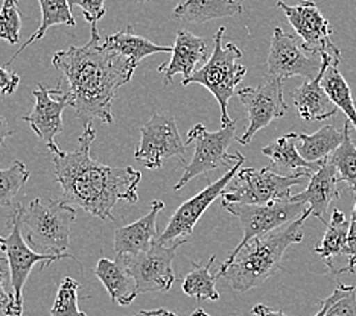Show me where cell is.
Returning <instances> with one entry per match:
<instances>
[{"instance_id":"1","label":"cell","mask_w":356,"mask_h":316,"mask_svg":"<svg viewBox=\"0 0 356 316\" xmlns=\"http://www.w3.org/2000/svg\"><path fill=\"white\" fill-rule=\"evenodd\" d=\"M90 26L87 44L55 52L52 64L60 73V83L67 85L64 92L83 125L93 120L111 125L115 97L120 87L131 81L137 66L127 56L104 47L98 23Z\"/></svg>"},{"instance_id":"15","label":"cell","mask_w":356,"mask_h":316,"mask_svg":"<svg viewBox=\"0 0 356 316\" xmlns=\"http://www.w3.org/2000/svg\"><path fill=\"white\" fill-rule=\"evenodd\" d=\"M277 8L285 13L296 34L302 38L307 51L317 55H329L335 61H341V52L332 42L330 23L323 17L320 8L314 0H302L298 5H286L279 0Z\"/></svg>"},{"instance_id":"27","label":"cell","mask_w":356,"mask_h":316,"mask_svg":"<svg viewBox=\"0 0 356 316\" xmlns=\"http://www.w3.org/2000/svg\"><path fill=\"white\" fill-rule=\"evenodd\" d=\"M343 131H338L332 125H326L314 134L298 133L297 148L305 160L311 163H323L337 151L338 146L343 143Z\"/></svg>"},{"instance_id":"40","label":"cell","mask_w":356,"mask_h":316,"mask_svg":"<svg viewBox=\"0 0 356 316\" xmlns=\"http://www.w3.org/2000/svg\"><path fill=\"white\" fill-rule=\"evenodd\" d=\"M253 316H288L286 313H283L280 310H273L270 307H266L265 304H256L252 309Z\"/></svg>"},{"instance_id":"37","label":"cell","mask_w":356,"mask_h":316,"mask_svg":"<svg viewBox=\"0 0 356 316\" xmlns=\"http://www.w3.org/2000/svg\"><path fill=\"white\" fill-rule=\"evenodd\" d=\"M20 85V76L13 70L0 66V93L3 96H11Z\"/></svg>"},{"instance_id":"26","label":"cell","mask_w":356,"mask_h":316,"mask_svg":"<svg viewBox=\"0 0 356 316\" xmlns=\"http://www.w3.org/2000/svg\"><path fill=\"white\" fill-rule=\"evenodd\" d=\"M323 69H321V85L327 93L329 99L337 105L347 116V120L356 129V107L353 102L352 90L344 76L338 70V61L330 58L329 55H321Z\"/></svg>"},{"instance_id":"8","label":"cell","mask_w":356,"mask_h":316,"mask_svg":"<svg viewBox=\"0 0 356 316\" xmlns=\"http://www.w3.org/2000/svg\"><path fill=\"white\" fill-rule=\"evenodd\" d=\"M221 207L225 212L239 219L242 231H244L241 243L229 256L236 254L252 239L264 236L266 233H271L283 225L296 221L297 217H300L307 210V204H305V202L291 199L276 201L262 206L242 204V202H229L222 199Z\"/></svg>"},{"instance_id":"25","label":"cell","mask_w":356,"mask_h":316,"mask_svg":"<svg viewBox=\"0 0 356 316\" xmlns=\"http://www.w3.org/2000/svg\"><path fill=\"white\" fill-rule=\"evenodd\" d=\"M102 44L108 51L127 56L136 66H139V63L149 55L160 52H172V46H160L142 35H136L133 24H128L124 31L102 38Z\"/></svg>"},{"instance_id":"17","label":"cell","mask_w":356,"mask_h":316,"mask_svg":"<svg viewBox=\"0 0 356 316\" xmlns=\"http://www.w3.org/2000/svg\"><path fill=\"white\" fill-rule=\"evenodd\" d=\"M163 208V201H152L149 212L139 221L119 226L115 231V242H113L116 254H139L148 251L160 238L157 217Z\"/></svg>"},{"instance_id":"10","label":"cell","mask_w":356,"mask_h":316,"mask_svg":"<svg viewBox=\"0 0 356 316\" xmlns=\"http://www.w3.org/2000/svg\"><path fill=\"white\" fill-rule=\"evenodd\" d=\"M186 149L188 144L181 140L175 119L168 113H159L140 128V143L134 158L143 167L159 170L165 161L174 157L183 161Z\"/></svg>"},{"instance_id":"11","label":"cell","mask_w":356,"mask_h":316,"mask_svg":"<svg viewBox=\"0 0 356 316\" xmlns=\"http://www.w3.org/2000/svg\"><path fill=\"white\" fill-rule=\"evenodd\" d=\"M180 245L168 247L154 242V245L139 254H118L128 272L133 275L136 281L137 294L147 292H168L175 283L174 258Z\"/></svg>"},{"instance_id":"12","label":"cell","mask_w":356,"mask_h":316,"mask_svg":"<svg viewBox=\"0 0 356 316\" xmlns=\"http://www.w3.org/2000/svg\"><path fill=\"white\" fill-rule=\"evenodd\" d=\"M266 64L270 78L283 81L293 76H303L314 79L321 72L323 58L321 55L307 51L298 35L296 37L276 28L273 32Z\"/></svg>"},{"instance_id":"28","label":"cell","mask_w":356,"mask_h":316,"mask_svg":"<svg viewBox=\"0 0 356 316\" xmlns=\"http://www.w3.org/2000/svg\"><path fill=\"white\" fill-rule=\"evenodd\" d=\"M38 3L40 8H42V23H40V26L34 34H32L26 42L22 44L19 51L11 56V60L6 63V67L11 66L28 46L40 42L52 26H60V24H64V26H76V22L74 19V15H72L70 0H38Z\"/></svg>"},{"instance_id":"13","label":"cell","mask_w":356,"mask_h":316,"mask_svg":"<svg viewBox=\"0 0 356 316\" xmlns=\"http://www.w3.org/2000/svg\"><path fill=\"white\" fill-rule=\"evenodd\" d=\"M244 161L245 157L241 156L238 163L229 167L227 172H225L220 180L210 183L206 189L197 193L195 197L183 202V204L175 210V213L172 215L171 221H169L166 230L160 234V238L157 240L168 247H181L183 243L188 242L201 216H203V213L218 197H222V192L232 183L234 175L239 172V169L244 165Z\"/></svg>"},{"instance_id":"7","label":"cell","mask_w":356,"mask_h":316,"mask_svg":"<svg viewBox=\"0 0 356 316\" xmlns=\"http://www.w3.org/2000/svg\"><path fill=\"white\" fill-rule=\"evenodd\" d=\"M306 175H282L270 167H247L238 172L236 181L230 190L222 192V199L242 204H270V202L291 199V189L300 185Z\"/></svg>"},{"instance_id":"5","label":"cell","mask_w":356,"mask_h":316,"mask_svg":"<svg viewBox=\"0 0 356 316\" xmlns=\"http://www.w3.org/2000/svg\"><path fill=\"white\" fill-rule=\"evenodd\" d=\"M225 28L221 26L213 37L215 47L212 55L200 70L193 72L189 78L181 81V85L200 84L215 96L221 108V124L229 125L232 119L229 116V102L236 92V87L247 75V67L241 64L242 51L234 44H222Z\"/></svg>"},{"instance_id":"29","label":"cell","mask_w":356,"mask_h":316,"mask_svg":"<svg viewBox=\"0 0 356 316\" xmlns=\"http://www.w3.org/2000/svg\"><path fill=\"white\" fill-rule=\"evenodd\" d=\"M215 260L216 256L210 257L207 263L192 262V269L183 278V292L186 295L197 298L198 301H203V299L218 301L220 299V294L215 288L218 275L210 272V267H212Z\"/></svg>"},{"instance_id":"33","label":"cell","mask_w":356,"mask_h":316,"mask_svg":"<svg viewBox=\"0 0 356 316\" xmlns=\"http://www.w3.org/2000/svg\"><path fill=\"white\" fill-rule=\"evenodd\" d=\"M22 14L17 0H3L0 8V40L11 46L20 42Z\"/></svg>"},{"instance_id":"14","label":"cell","mask_w":356,"mask_h":316,"mask_svg":"<svg viewBox=\"0 0 356 316\" xmlns=\"http://www.w3.org/2000/svg\"><path fill=\"white\" fill-rule=\"evenodd\" d=\"M241 103L244 105L248 115V126L238 143L247 146L253 137L268 126L273 120L286 115L288 105L283 99L282 79L268 78L265 84L257 87H244L236 92Z\"/></svg>"},{"instance_id":"39","label":"cell","mask_w":356,"mask_h":316,"mask_svg":"<svg viewBox=\"0 0 356 316\" xmlns=\"http://www.w3.org/2000/svg\"><path fill=\"white\" fill-rule=\"evenodd\" d=\"M356 269V199L352 210L350 228H349V272L353 274Z\"/></svg>"},{"instance_id":"44","label":"cell","mask_w":356,"mask_h":316,"mask_svg":"<svg viewBox=\"0 0 356 316\" xmlns=\"http://www.w3.org/2000/svg\"><path fill=\"white\" fill-rule=\"evenodd\" d=\"M137 2H140V0H137Z\"/></svg>"},{"instance_id":"32","label":"cell","mask_w":356,"mask_h":316,"mask_svg":"<svg viewBox=\"0 0 356 316\" xmlns=\"http://www.w3.org/2000/svg\"><path fill=\"white\" fill-rule=\"evenodd\" d=\"M79 283L74 278L66 277L56 292L55 301L51 309V316H88L78 306Z\"/></svg>"},{"instance_id":"42","label":"cell","mask_w":356,"mask_h":316,"mask_svg":"<svg viewBox=\"0 0 356 316\" xmlns=\"http://www.w3.org/2000/svg\"><path fill=\"white\" fill-rule=\"evenodd\" d=\"M133 316H168V315H166V309H156V310L137 312Z\"/></svg>"},{"instance_id":"31","label":"cell","mask_w":356,"mask_h":316,"mask_svg":"<svg viewBox=\"0 0 356 316\" xmlns=\"http://www.w3.org/2000/svg\"><path fill=\"white\" fill-rule=\"evenodd\" d=\"M28 180L29 170L19 160L8 169H0V207H13L14 198Z\"/></svg>"},{"instance_id":"3","label":"cell","mask_w":356,"mask_h":316,"mask_svg":"<svg viewBox=\"0 0 356 316\" xmlns=\"http://www.w3.org/2000/svg\"><path fill=\"white\" fill-rule=\"evenodd\" d=\"M309 216L307 208L296 221L250 240L221 265L216 272L218 278L224 277L236 292H248L261 286L280 269L286 249L303 240V225Z\"/></svg>"},{"instance_id":"34","label":"cell","mask_w":356,"mask_h":316,"mask_svg":"<svg viewBox=\"0 0 356 316\" xmlns=\"http://www.w3.org/2000/svg\"><path fill=\"white\" fill-rule=\"evenodd\" d=\"M11 286L10 266H8L6 257H0V312L6 316H13L14 313V292L8 290Z\"/></svg>"},{"instance_id":"4","label":"cell","mask_w":356,"mask_h":316,"mask_svg":"<svg viewBox=\"0 0 356 316\" xmlns=\"http://www.w3.org/2000/svg\"><path fill=\"white\" fill-rule=\"evenodd\" d=\"M22 225L28 228L29 247L42 254L74 257L69 254L70 228L75 222V206L66 201L35 198L28 207L20 204Z\"/></svg>"},{"instance_id":"22","label":"cell","mask_w":356,"mask_h":316,"mask_svg":"<svg viewBox=\"0 0 356 316\" xmlns=\"http://www.w3.org/2000/svg\"><path fill=\"white\" fill-rule=\"evenodd\" d=\"M323 69V67H321ZM293 101L298 116L306 122H321L337 115V105L329 99L321 85V72L317 78L306 79L293 92Z\"/></svg>"},{"instance_id":"38","label":"cell","mask_w":356,"mask_h":316,"mask_svg":"<svg viewBox=\"0 0 356 316\" xmlns=\"http://www.w3.org/2000/svg\"><path fill=\"white\" fill-rule=\"evenodd\" d=\"M353 289H356V288H355V286L341 285V283H338L337 289H335L334 292H332V295H329L326 299H323L320 310H318L317 313H315L314 316H325L326 312H327V309H329V307H330L332 304H334L335 301H338L339 298H343V297H346L347 294H350V292H352Z\"/></svg>"},{"instance_id":"2","label":"cell","mask_w":356,"mask_h":316,"mask_svg":"<svg viewBox=\"0 0 356 316\" xmlns=\"http://www.w3.org/2000/svg\"><path fill=\"white\" fill-rule=\"evenodd\" d=\"M95 139L93 125H84L78 148L72 152L63 151L54 157V172L63 189L64 201L101 221H115L113 208L119 201L129 204L139 201L137 189L142 174L131 166H107L93 158L90 149Z\"/></svg>"},{"instance_id":"9","label":"cell","mask_w":356,"mask_h":316,"mask_svg":"<svg viewBox=\"0 0 356 316\" xmlns=\"http://www.w3.org/2000/svg\"><path fill=\"white\" fill-rule=\"evenodd\" d=\"M10 234L6 238L0 236V249L10 266L11 275V289L14 292V313L13 316L23 315V289H25L26 280L29 274L37 263H42V267L49 265L55 260L66 258L64 256L54 254H42L32 249L28 243L23 240L22 236V216H20V204L14 207V210L8 219Z\"/></svg>"},{"instance_id":"43","label":"cell","mask_w":356,"mask_h":316,"mask_svg":"<svg viewBox=\"0 0 356 316\" xmlns=\"http://www.w3.org/2000/svg\"><path fill=\"white\" fill-rule=\"evenodd\" d=\"M166 315L168 316H178L177 313H174V312H169V310H166ZM189 316H212V315H209L206 310H203V309H197V310H193Z\"/></svg>"},{"instance_id":"18","label":"cell","mask_w":356,"mask_h":316,"mask_svg":"<svg viewBox=\"0 0 356 316\" xmlns=\"http://www.w3.org/2000/svg\"><path fill=\"white\" fill-rule=\"evenodd\" d=\"M209 56V46L204 38L191 34L188 31H177L175 43L172 46V58L160 64L159 72L163 73L165 85L172 84L174 76L181 73L183 79L189 78L200 61H206Z\"/></svg>"},{"instance_id":"20","label":"cell","mask_w":356,"mask_h":316,"mask_svg":"<svg viewBox=\"0 0 356 316\" xmlns=\"http://www.w3.org/2000/svg\"><path fill=\"white\" fill-rule=\"evenodd\" d=\"M296 142H298V133L285 134L279 137L277 140L266 144L262 149V153L271 160V167L277 174L311 176L325 161L323 163H311V161L305 160L298 152Z\"/></svg>"},{"instance_id":"36","label":"cell","mask_w":356,"mask_h":316,"mask_svg":"<svg viewBox=\"0 0 356 316\" xmlns=\"http://www.w3.org/2000/svg\"><path fill=\"white\" fill-rule=\"evenodd\" d=\"M325 316H356V289L332 304Z\"/></svg>"},{"instance_id":"19","label":"cell","mask_w":356,"mask_h":316,"mask_svg":"<svg viewBox=\"0 0 356 316\" xmlns=\"http://www.w3.org/2000/svg\"><path fill=\"white\" fill-rule=\"evenodd\" d=\"M337 167L326 160L318 170L309 176V184L305 192L291 197V201L305 202L309 208L311 216L326 222V213L332 202L339 198L341 190L338 189Z\"/></svg>"},{"instance_id":"6","label":"cell","mask_w":356,"mask_h":316,"mask_svg":"<svg viewBox=\"0 0 356 316\" xmlns=\"http://www.w3.org/2000/svg\"><path fill=\"white\" fill-rule=\"evenodd\" d=\"M236 133V120L224 125L220 131L210 133L203 124H197L189 129L188 144H193V157L191 165H184L181 180L175 184L174 190L183 189L193 178L212 172L220 167H232L238 163L241 152L229 153L227 148Z\"/></svg>"},{"instance_id":"21","label":"cell","mask_w":356,"mask_h":316,"mask_svg":"<svg viewBox=\"0 0 356 316\" xmlns=\"http://www.w3.org/2000/svg\"><path fill=\"white\" fill-rule=\"evenodd\" d=\"M95 275L102 281L104 288L107 289L111 301H115L119 306L127 307L133 304L137 295H139L133 275L128 272L120 256H116V260L101 257L95 266Z\"/></svg>"},{"instance_id":"35","label":"cell","mask_w":356,"mask_h":316,"mask_svg":"<svg viewBox=\"0 0 356 316\" xmlns=\"http://www.w3.org/2000/svg\"><path fill=\"white\" fill-rule=\"evenodd\" d=\"M70 6H79L90 24L98 23L105 15V0H70Z\"/></svg>"},{"instance_id":"41","label":"cell","mask_w":356,"mask_h":316,"mask_svg":"<svg viewBox=\"0 0 356 316\" xmlns=\"http://www.w3.org/2000/svg\"><path fill=\"white\" fill-rule=\"evenodd\" d=\"M14 134V131L11 129V126L8 125V122L5 117L0 116V146H5V142L8 137H11Z\"/></svg>"},{"instance_id":"23","label":"cell","mask_w":356,"mask_h":316,"mask_svg":"<svg viewBox=\"0 0 356 316\" xmlns=\"http://www.w3.org/2000/svg\"><path fill=\"white\" fill-rule=\"evenodd\" d=\"M349 228L350 221L346 217L341 210H332L330 222L325 238L315 247V254L325 260L327 266V277L332 278L335 272V257H344L347 260V272H349Z\"/></svg>"},{"instance_id":"16","label":"cell","mask_w":356,"mask_h":316,"mask_svg":"<svg viewBox=\"0 0 356 316\" xmlns=\"http://www.w3.org/2000/svg\"><path fill=\"white\" fill-rule=\"evenodd\" d=\"M34 108L31 115L23 116L28 122L32 131L37 134L40 140H43L54 156H60L63 152L56 144L55 137L63 133V111L70 107L67 93L63 88H47L40 83L34 92Z\"/></svg>"},{"instance_id":"24","label":"cell","mask_w":356,"mask_h":316,"mask_svg":"<svg viewBox=\"0 0 356 316\" xmlns=\"http://www.w3.org/2000/svg\"><path fill=\"white\" fill-rule=\"evenodd\" d=\"M244 11L236 0H178L174 19L184 23L201 24L215 19L233 17Z\"/></svg>"},{"instance_id":"30","label":"cell","mask_w":356,"mask_h":316,"mask_svg":"<svg viewBox=\"0 0 356 316\" xmlns=\"http://www.w3.org/2000/svg\"><path fill=\"white\" fill-rule=\"evenodd\" d=\"M343 143L338 146L337 151L327 158L337 167L338 183L344 181L352 190L356 199V146L350 139V122H346Z\"/></svg>"}]
</instances>
